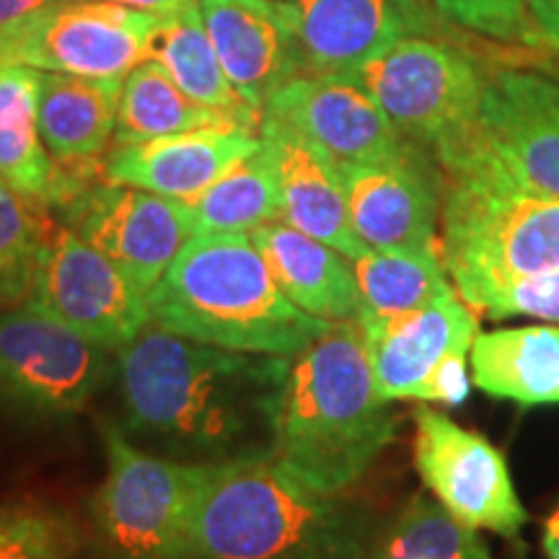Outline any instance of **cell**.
Here are the masks:
<instances>
[{"instance_id": "obj_33", "label": "cell", "mask_w": 559, "mask_h": 559, "mask_svg": "<svg viewBox=\"0 0 559 559\" xmlns=\"http://www.w3.org/2000/svg\"><path fill=\"white\" fill-rule=\"evenodd\" d=\"M443 16L485 37H528L526 0H436Z\"/></svg>"}, {"instance_id": "obj_16", "label": "cell", "mask_w": 559, "mask_h": 559, "mask_svg": "<svg viewBox=\"0 0 559 559\" xmlns=\"http://www.w3.org/2000/svg\"><path fill=\"white\" fill-rule=\"evenodd\" d=\"M355 321L366 340L376 394L383 402L417 400L438 362L453 353H472L479 334L477 311L459 293L396 317L360 313Z\"/></svg>"}, {"instance_id": "obj_20", "label": "cell", "mask_w": 559, "mask_h": 559, "mask_svg": "<svg viewBox=\"0 0 559 559\" xmlns=\"http://www.w3.org/2000/svg\"><path fill=\"white\" fill-rule=\"evenodd\" d=\"M262 145L257 132L210 128L111 145L102 164L104 181L128 185L160 198L187 200L207 190L236 160Z\"/></svg>"}, {"instance_id": "obj_10", "label": "cell", "mask_w": 559, "mask_h": 559, "mask_svg": "<svg viewBox=\"0 0 559 559\" xmlns=\"http://www.w3.org/2000/svg\"><path fill=\"white\" fill-rule=\"evenodd\" d=\"M394 128L430 153L477 117L487 75L469 55L409 34L353 73Z\"/></svg>"}, {"instance_id": "obj_32", "label": "cell", "mask_w": 559, "mask_h": 559, "mask_svg": "<svg viewBox=\"0 0 559 559\" xmlns=\"http://www.w3.org/2000/svg\"><path fill=\"white\" fill-rule=\"evenodd\" d=\"M466 304L489 319L534 317L559 324V270L547 275L502 280L466 293Z\"/></svg>"}, {"instance_id": "obj_3", "label": "cell", "mask_w": 559, "mask_h": 559, "mask_svg": "<svg viewBox=\"0 0 559 559\" xmlns=\"http://www.w3.org/2000/svg\"><path fill=\"white\" fill-rule=\"evenodd\" d=\"M151 321L179 337L293 358L332 321L285 296L249 234H200L148 293Z\"/></svg>"}, {"instance_id": "obj_27", "label": "cell", "mask_w": 559, "mask_h": 559, "mask_svg": "<svg viewBox=\"0 0 559 559\" xmlns=\"http://www.w3.org/2000/svg\"><path fill=\"white\" fill-rule=\"evenodd\" d=\"M179 202L190 218L192 236L251 234L264 223L280 221L277 179L270 153L260 145L247 158L236 160L207 190Z\"/></svg>"}, {"instance_id": "obj_6", "label": "cell", "mask_w": 559, "mask_h": 559, "mask_svg": "<svg viewBox=\"0 0 559 559\" xmlns=\"http://www.w3.org/2000/svg\"><path fill=\"white\" fill-rule=\"evenodd\" d=\"M107 477L91 521L115 559H192V523L218 466L181 464L140 449L122 425L102 423Z\"/></svg>"}, {"instance_id": "obj_2", "label": "cell", "mask_w": 559, "mask_h": 559, "mask_svg": "<svg viewBox=\"0 0 559 559\" xmlns=\"http://www.w3.org/2000/svg\"><path fill=\"white\" fill-rule=\"evenodd\" d=\"M400 436V412L376 394L358 321L330 330L290 358L275 456L304 485L345 495Z\"/></svg>"}, {"instance_id": "obj_14", "label": "cell", "mask_w": 559, "mask_h": 559, "mask_svg": "<svg viewBox=\"0 0 559 559\" xmlns=\"http://www.w3.org/2000/svg\"><path fill=\"white\" fill-rule=\"evenodd\" d=\"M349 221L368 249L440 254L443 177L428 148L412 143L396 156L345 166Z\"/></svg>"}, {"instance_id": "obj_28", "label": "cell", "mask_w": 559, "mask_h": 559, "mask_svg": "<svg viewBox=\"0 0 559 559\" xmlns=\"http://www.w3.org/2000/svg\"><path fill=\"white\" fill-rule=\"evenodd\" d=\"M362 298L360 313L396 317L456 293L443 254L404 249H368L353 260Z\"/></svg>"}, {"instance_id": "obj_4", "label": "cell", "mask_w": 559, "mask_h": 559, "mask_svg": "<svg viewBox=\"0 0 559 559\" xmlns=\"http://www.w3.org/2000/svg\"><path fill=\"white\" fill-rule=\"evenodd\" d=\"M370 544L366 510L275 456L218 466L192 523V559H366Z\"/></svg>"}, {"instance_id": "obj_31", "label": "cell", "mask_w": 559, "mask_h": 559, "mask_svg": "<svg viewBox=\"0 0 559 559\" xmlns=\"http://www.w3.org/2000/svg\"><path fill=\"white\" fill-rule=\"evenodd\" d=\"M83 531L68 510L37 500L0 502V559H75Z\"/></svg>"}, {"instance_id": "obj_7", "label": "cell", "mask_w": 559, "mask_h": 559, "mask_svg": "<svg viewBox=\"0 0 559 559\" xmlns=\"http://www.w3.org/2000/svg\"><path fill=\"white\" fill-rule=\"evenodd\" d=\"M440 169L477 171L559 198V81L531 70L487 75L477 117L432 151Z\"/></svg>"}, {"instance_id": "obj_29", "label": "cell", "mask_w": 559, "mask_h": 559, "mask_svg": "<svg viewBox=\"0 0 559 559\" xmlns=\"http://www.w3.org/2000/svg\"><path fill=\"white\" fill-rule=\"evenodd\" d=\"M366 559H492L479 531L461 523L432 495L417 492L381 534Z\"/></svg>"}, {"instance_id": "obj_15", "label": "cell", "mask_w": 559, "mask_h": 559, "mask_svg": "<svg viewBox=\"0 0 559 559\" xmlns=\"http://www.w3.org/2000/svg\"><path fill=\"white\" fill-rule=\"evenodd\" d=\"M264 117L300 132L340 169L396 156L407 145L373 94L349 73L296 75L272 94Z\"/></svg>"}, {"instance_id": "obj_19", "label": "cell", "mask_w": 559, "mask_h": 559, "mask_svg": "<svg viewBox=\"0 0 559 559\" xmlns=\"http://www.w3.org/2000/svg\"><path fill=\"white\" fill-rule=\"evenodd\" d=\"M260 138L275 169L280 221L330 243L349 260L366 254L368 247L349 221L340 166L311 140L275 117H262Z\"/></svg>"}, {"instance_id": "obj_38", "label": "cell", "mask_w": 559, "mask_h": 559, "mask_svg": "<svg viewBox=\"0 0 559 559\" xmlns=\"http://www.w3.org/2000/svg\"><path fill=\"white\" fill-rule=\"evenodd\" d=\"M542 547H544V555L549 559H559V508L549 515L547 523H544Z\"/></svg>"}, {"instance_id": "obj_35", "label": "cell", "mask_w": 559, "mask_h": 559, "mask_svg": "<svg viewBox=\"0 0 559 559\" xmlns=\"http://www.w3.org/2000/svg\"><path fill=\"white\" fill-rule=\"evenodd\" d=\"M526 13L536 37L559 50V0H526Z\"/></svg>"}, {"instance_id": "obj_36", "label": "cell", "mask_w": 559, "mask_h": 559, "mask_svg": "<svg viewBox=\"0 0 559 559\" xmlns=\"http://www.w3.org/2000/svg\"><path fill=\"white\" fill-rule=\"evenodd\" d=\"M52 3L55 0H0V29L19 24Z\"/></svg>"}, {"instance_id": "obj_9", "label": "cell", "mask_w": 559, "mask_h": 559, "mask_svg": "<svg viewBox=\"0 0 559 559\" xmlns=\"http://www.w3.org/2000/svg\"><path fill=\"white\" fill-rule=\"evenodd\" d=\"M160 21L158 13L104 0H55L0 29V66L124 81L132 68L153 58Z\"/></svg>"}, {"instance_id": "obj_13", "label": "cell", "mask_w": 559, "mask_h": 559, "mask_svg": "<svg viewBox=\"0 0 559 559\" xmlns=\"http://www.w3.org/2000/svg\"><path fill=\"white\" fill-rule=\"evenodd\" d=\"M60 223L151 293L187 241L192 226L179 200L128 185H86L58 207Z\"/></svg>"}, {"instance_id": "obj_23", "label": "cell", "mask_w": 559, "mask_h": 559, "mask_svg": "<svg viewBox=\"0 0 559 559\" xmlns=\"http://www.w3.org/2000/svg\"><path fill=\"white\" fill-rule=\"evenodd\" d=\"M120 96V79L41 73L39 130L62 169L88 177L99 164L115 143Z\"/></svg>"}, {"instance_id": "obj_11", "label": "cell", "mask_w": 559, "mask_h": 559, "mask_svg": "<svg viewBox=\"0 0 559 559\" xmlns=\"http://www.w3.org/2000/svg\"><path fill=\"white\" fill-rule=\"evenodd\" d=\"M26 300L115 355L151 324L148 293L62 223L50 230Z\"/></svg>"}, {"instance_id": "obj_12", "label": "cell", "mask_w": 559, "mask_h": 559, "mask_svg": "<svg viewBox=\"0 0 559 559\" xmlns=\"http://www.w3.org/2000/svg\"><path fill=\"white\" fill-rule=\"evenodd\" d=\"M412 417L415 466L432 498L469 528L515 539L528 523V513L502 453L479 432L461 428L428 404Z\"/></svg>"}, {"instance_id": "obj_21", "label": "cell", "mask_w": 559, "mask_h": 559, "mask_svg": "<svg viewBox=\"0 0 559 559\" xmlns=\"http://www.w3.org/2000/svg\"><path fill=\"white\" fill-rule=\"evenodd\" d=\"M41 70L0 66V179L47 210L75 198L88 177L62 169L39 130Z\"/></svg>"}, {"instance_id": "obj_25", "label": "cell", "mask_w": 559, "mask_h": 559, "mask_svg": "<svg viewBox=\"0 0 559 559\" xmlns=\"http://www.w3.org/2000/svg\"><path fill=\"white\" fill-rule=\"evenodd\" d=\"M153 60H158L174 83L202 107L218 111L239 128L260 135L262 115L251 109L228 81L205 29L200 0H190L179 11L166 13L153 37Z\"/></svg>"}, {"instance_id": "obj_5", "label": "cell", "mask_w": 559, "mask_h": 559, "mask_svg": "<svg viewBox=\"0 0 559 559\" xmlns=\"http://www.w3.org/2000/svg\"><path fill=\"white\" fill-rule=\"evenodd\" d=\"M440 254L461 298L559 270V198L477 171L440 169Z\"/></svg>"}, {"instance_id": "obj_30", "label": "cell", "mask_w": 559, "mask_h": 559, "mask_svg": "<svg viewBox=\"0 0 559 559\" xmlns=\"http://www.w3.org/2000/svg\"><path fill=\"white\" fill-rule=\"evenodd\" d=\"M52 226L47 207L0 179V311L29 298Z\"/></svg>"}, {"instance_id": "obj_8", "label": "cell", "mask_w": 559, "mask_h": 559, "mask_svg": "<svg viewBox=\"0 0 559 559\" xmlns=\"http://www.w3.org/2000/svg\"><path fill=\"white\" fill-rule=\"evenodd\" d=\"M111 358L32 300L3 309L0 409L26 419L79 415L109 379Z\"/></svg>"}, {"instance_id": "obj_34", "label": "cell", "mask_w": 559, "mask_h": 559, "mask_svg": "<svg viewBox=\"0 0 559 559\" xmlns=\"http://www.w3.org/2000/svg\"><path fill=\"white\" fill-rule=\"evenodd\" d=\"M469 394V353H453L438 362L430 379L417 391V402L459 407Z\"/></svg>"}, {"instance_id": "obj_37", "label": "cell", "mask_w": 559, "mask_h": 559, "mask_svg": "<svg viewBox=\"0 0 559 559\" xmlns=\"http://www.w3.org/2000/svg\"><path fill=\"white\" fill-rule=\"evenodd\" d=\"M104 3H117V5H124V9H135V11L166 16V13L179 11L181 5H187L190 0H104Z\"/></svg>"}, {"instance_id": "obj_18", "label": "cell", "mask_w": 559, "mask_h": 559, "mask_svg": "<svg viewBox=\"0 0 559 559\" xmlns=\"http://www.w3.org/2000/svg\"><path fill=\"white\" fill-rule=\"evenodd\" d=\"M304 73H358L419 26L415 0H283Z\"/></svg>"}, {"instance_id": "obj_22", "label": "cell", "mask_w": 559, "mask_h": 559, "mask_svg": "<svg viewBox=\"0 0 559 559\" xmlns=\"http://www.w3.org/2000/svg\"><path fill=\"white\" fill-rule=\"evenodd\" d=\"M272 275L298 309L324 321H355L362 298L349 257L283 221L251 230Z\"/></svg>"}, {"instance_id": "obj_24", "label": "cell", "mask_w": 559, "mask_h": 559, "mask_svg": "<svg viewBox=\"0 0 559 559\" xmlns=\"http://www.w3.org/2000/svg\"><path fill=\"white\" fill-rule=\"evenodd\" d=\"M469 362L477 389L495 400L523 407L559 404V324L479 332Z\"/></svg>"}, {"instance_id": "obj_17", "label": "cell", "mask_w": 559, "mask_h": 559, "mask_svg": "<svg viewBox=\"0 0 559 559\" xmlns=\"http://www.w3.org/2000/svg\"><path fill=\"white\" fill-rule=\"evenodd\" d=\"M200 11L228 81L264 117L272 94L304 73L283 0H200Z\"/></svg>"}, {"instance_id": "obj_1", "label": "cell", "mask_w": 559, "mask_h": 559, "mask_svg": "<svg viewBox=\"0 0 559 559\" xmlns=\"http://www.w3.org/2000/svg\"><path fill=\"white\" fill-rule=\"evenodd\" d=\"M115 368L120 425L140 449L198 466L275 453L290 358L202 345L151 321Z\"/></svg>"}, {"instance_id": "obj_26", "label": "cell", "mask_w": 559, "mask_h": 559, "mask_svg": "<svg viewBox=\"0 0 559 559\" xmlns=\"http://www.w3.org/2000/svg\"><path fill=\"white\" fill-rule=\"evenodd\" d=\"M210 128H239V124L187 96L158 60L151 58L140 62L124 75L115 143L111 145H128L140 143V140Z\"/></svg>"}]
</instances>
